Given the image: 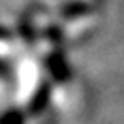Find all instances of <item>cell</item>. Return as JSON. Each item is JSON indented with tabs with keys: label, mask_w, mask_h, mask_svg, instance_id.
<instances>
[{
	"label": "cell",
	"mask_w": 124,
	"mask_h": 124,
	"mask_svg": "<svg viewBox=\"0 0 124 124\" xmlns=\"http://www.w3.org/2000/svg\"><path fill=\"white\" fill-rule=\"evenodd\" d=\"M49 100H51V86L47 85V83H43V85H39L36 94L32 96L30 103H28V113H30V115L43 113L45 107L49 105Z\"/></svg>",
	"instance_id": "6da1fadb"
},
{
	"label": "cell",
	"mask_w": 124,
	"mask_h": 124,
	"mask_svg": "<svg viewBox=\"0 0 124 124\" xmlns=\"http://www.w3.org/2000/svg\"><path fill=\"white\" fill-rule=\"evenodd\" d=\"M47 70L53 75V79L60 81V83L70 79V68H68V64L64 62V58L58 53H53L47 56Z\"/></svg>",
	"instance_id": "7a4b0ae2"
},
{
	"label": "cell",
	"mask_w": 124,
	"mask_h": 124,
	"mask_svg": "<svg viewBox=\"0 0 124 124\" xmlns=\"http://www.w3.org/2000/svg\"><path fill=\"white\" fill-rule=\"evenodd\" d=\"M90 4L86 0H71L68 4H64L60 8V15L64 19H75V17H81L90 11Z\"/></svg>",
	"instance_id": "3957f363"
},
{
	"label": "cell",
	"mask_w": 124,
	"mask_h": 124,
	"mask_svg": "<svg viewBox=\"0 0 124 124\" xmlns=\"http://www.w3.org/2000/svg\"><path fill=\"white\" fill-rule=\"evenodd\" d=\"M0 124H24V115L19 109H8L0 116Z\"/></svg>",
	"instance_id": "277c9868"
},
{
	"label": "cell",
	"mask_w": 124,
	"mask_h": 124,
	"mask_svg": "<svg viewBox=\"0 0 124 124\" xmlns=\"http://www.w3.org/2000/svg\"><path fill=\"white\" fill-rule=\"evenodd\" d=\"M2 71H4V64L0 62V73H2Z\"/></svg>",
	"instance_id": "5b68a950"
}]
</instances>
